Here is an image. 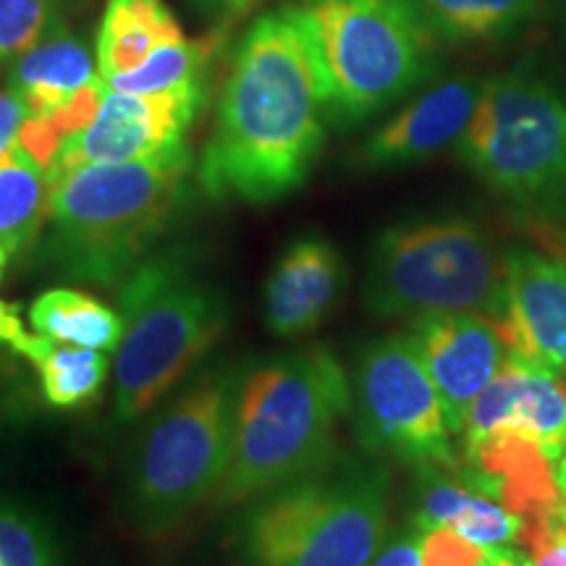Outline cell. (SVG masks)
<instances>
[{
	"instance_id": "cell-17",
	"label": "cell",
	"mask_w": 566,
	"mask_h": 566,
	"mask_svg": "<svg viewBox=\"0 0 566 566\" xmlns=\"http://www.w3.org/2000/svg\"><path fill=\"white\" fill-rule=\"evenodd\" d=\"M446 467H417V509L412 525L420 530H454L480 548L522 546L527 520L470 483H459Z\"/></svg>"
},
{
	"instance_id": "cell-2",
	"label": "cell",
	"mask_w": 566,
	"mask_h": 566,
	"mask_svg": "<svg viewBox=\"0 0 566 566\" xmlns=\"http://www.w3.org/2000/svg\"><path fill=\"white\" fill-rule=\"evenodd\" d=\"M352 409V380L325 346L279 354L244 373L233 417L229 470L212 504H250L323 470L336 454L338 424Z\"/></svg>"
},
{
	"instance_id": "cell-22",
	"label": "cell",
	"mask_w": 566,
	"mask_h": 566,
	"mask_svg": "<svg viewBox=\"0 0 566 566\" xmlns=\"http://www.w3.org/2000/svg\"><path fill=\"white\" fill-rule=\"evenodd\" d=\"M30 323L51 342L97 352H116L124 334L122 313L76 289L42 292L30 307Z\"/></svg>"
},
{
	"instance_id": "cell-23",
	"label": "cell",
	"mask_w": 566,
	"mask_h": 566,
	"mask_svg": "<svg viewBox=\"0 0 566 566\" xmlns=\"http://www.w3.org/2000/svg\"><path fill=\"white\" fill-rule=\"evenodd\" d=\"M436 32L457 42L499 40L533 17L537 0H417Z\"/></svg>"
},
{
	"instance_id": "cell-30",
	"label": "cell",
	"mask_w": 566,
	"mask_h": 566,
	"mask_svg": "<svg viewBox=\"0 0 566 566\" xmlns=\"http://www.w3.org/2000/svg\"><path fill=\"white\" fill-rule=\"evenodd\" d=\"M61 145H63L61 132L55 129L51 118L45 116H30L19 132V147L27 155H32L45 171L53 166Z\"/></svg>"
},
{
	"instance_id": "cell-31",
	"label": "cell",
	"mask_w": 566,
	"mask_h": 566,
	"mask_svg": "<svg viewBox=\"0 0 566 566\" xmlns=\"http://www.w3.org/2000/svg\"><path fill=\"white\" fill-rule=\"evenodd\" d=\"M367 566H424V533L417 525H409L399 535L386 537Z\"/></svg>"
},
{
	"instance_id": "cell-20",
	"label": "cell",
	"mask_w": 566,
	"mask_h": 566,
	"mask_svg": "<svg viewBox=\"0 0 566 566\" xmlns=\"http://www.w3.org/2000/svg\"><path fill=\"white\" fill-rule=\"evenodd\" d=\"M181 40V27L163 0H108L95 45L97 71L108 82Z\"/></svg>"
},
{
	"instance_id": "cell-19",
	"label": "cell",
	"mask_w": 566,
	"mask_h": 566,
	"mask_svg": "<svg viewBox=\"0 0 566 566\" xmlns=\"http://www.w3.org/2000/svg\"><path fill=\"white\" fill-rule=\"evenodd\" d=\"M97 74V55H92L80 34L66 24L40 40L32 51L11 63L9 90L30 116H51L76 90L90 84Z\"/></svg>"
},
{
	"instance_id": "cell-3",
	"label": "cell",
	"mask_w": 566,
	"mask_h": 566,
	"mask_svg": "<svg viewBox=\"0 0 566 566\" xmlns=\"http://www.w3.org/2000/svg\"><path fill=\"white\" fill-rule=\"evenodd\" d=\"M189 150L92 163L51 181L45 260L63 279L122 286L150 258L187 197Z\"/></svg>"
},
{
	"instance_id": "cell-33",
	"label": "cell",
	"mask_w": 566,
	"mask_h": 566,
	"mask_svg": "<svg viewBox=\"0 0 566 566\" xmlns=\"http://www.w3.org/2000/svg\"><path fill=\"white\" fill-rule=\"evenodd\" d=\"M260 0H192V6L205 17L216 21H233L250 13Z\"/></svg>"
},
{
	"instance_id": "cell-27",
	"label": "cell",
	"mask_w": 566,
	"mask_h": 566,
	"mask_svg": "<svg viewBox=\"0 0 566 566\" xmlns=\"http://www.w3.org/2000/svg\"><path fill=\"white\" fill-rule=\"evenodd\" d=\"M105 92H108V84H105L103 76H95V80L84 84L82 90H76L66 103H61L59 108L45 118H51L55 129L61 132V137L66 139L71 134L87 129V126L95 122L97 111H101V105L105 101Z\"/></svg>"
},
{
	"instance_id": "cell-18",
	"label": "cell",
	"mask_w": 566,
	"mask_h": 566,
	"mask_svg": "<svg viewBox=\"0 0 566 566\" xmlns=\"http://www.w3.org/2000/svg\"><path fill=\"white\" fill-rule=\"evenodd\" d=\"M0 344H6L38 367L45 399L53 407H87L103 391L108 375V357L97 349L69 346L32 334L19 317V307L0 300Z\"/></svg>"
},
{
	"instance_id": "cell-16",
	"label": "cell",
	"mask_w": 566,
	"mask_h": 566,
	"mask_svg": "<svg viewBox=\"0 0 566 566\" xmlns=\"http://www.w3.org/2000/svg\"><path fill=\"white\" fill-rule=\"evenodd\" d=\"M346 286L344 258L321 237H302L283 250L265 281V323L271 334L296 338L317 328Z\"/></svg>"
},
{
	"instance_id": "cell-6",
	"label": "cell",
	"mask_w": 566,
	"mask_h": 566,
	"mask_svg": "<svg viewBox=\"0 0 566 566\" xmlns=\"http://www.w3.org/2000/svg\"><path fill=\"white\" fill-rule=\"evenodd\" d=\"M244 370L210 367L155 412L124 464V514L139 533H163L216 495L229 470Z\"/></svg>"
},
{
	"instance_id": "cell-32",
	"label": "cell",
	"mask_w": 566,
	"mask_h": 566,
	"mask_svg": "<svg viewBox=\"0 0 566 566\" xmlns=\"http://www.w3.org/2000/svg\"><path fill=\"white\" fill-rule=\"evenodd\" d=\"M27 118H30V113H27L24 103L19 101L17 92H11L9 87L0 90V150L17 145L19 132Z\"/></svg>"
},
{
	"instance_id": "cell-13",
	"label": "cell",
	"mask_w": 566,
	"mask_h": 566,
	"mask_svg": "<svg viewBox=\"0 0 566 566\" xmlns=\"http://www.w3.org/2000/svg\"><path fill=\"white\" fill-rule=\"evenodd\" d=\"M495 325L509 357L541 367L566 388V258L509 252L504 310Z\"/></svg>"
},
{
	"instance_id": "cell-14",
	"label": "cell",
	"mask_w": 566,
	"mask_h": 566,
	"mask_svg": "<svg viewBox=\"0 0 566 566\" xmlns=\"http://www.w3.org/2000/svg\"><path fill=\"white\" fill-rule=\"evenodd\" d=\"M491 433H516L558 454L566 441V388L541 367L509 357L485 391L472 401L464 446Z\"/></svg>"
},
{
	"instance_id": "cell-29",
	"label": "cell",
	"mask_w": 566,
	"mask_h": 566,
	"mask_svg": "<svg viewBox=\"0 0 566 566\" xmlns=\"http://www.w3.org/2000/svg\"><path fill=\"white\" fill-rule=\"evenodd\" d=\"M424 533V530H422ZM488 548H480L454 530L424 533V566H480Z\"/></svg>"
},
{
	"instance_id": "cell-1",
	"label": "cell",
	"mask_w": 566,
	"mask_h": 566,
	"mask_svg": "<svg viewBox=\"0 0 566 566\" xmlns=\"http://www.w3.org/2000/svg\"><path fill=\"white\" fill-rule=\"evenodd\" d=\"M325 92L296 3L252 21L239 42L200 184L212 200L265 205L296 192L325 139Z\"/></svg>"
},
{
	"instance_id": "cell-9",
	"label": "cell",
	"mask_w": 566,
	"mask_h": 566,
	"mask_svg": "<svg viewBox=\"0 0 566 566\" xmlns=\"http://www.w3.org/2000/svg\"><path fill=\"white\" fill-rule=\"evenodd\" d=\"M459 158L499 195L543 205L566 195V92L541 76L506 74L483 84Z\"/></svg>"
},
{
	"instance_id": "cell-26",
	"label": "cell",
	"mask_w": 566,
	"mask_h": 566,
	"mask_svg": "<svg viewBox=\"0 0 566 566\" xmlns=\"http://www.w3.org/2000/svg\"><path fill=\"white\" fill-rule=\"evenodd\" d=\"M0 566H59L51 530L27 509L0 504Z\"/></svg>"
},
{
	"instance_id": "cell-34",
	"label": "cell",
	"mask_w": 566,
	"mask_h": 566,
	"mask_svg": "<svg viewBox=\"0 0 566 566\" xmlns=\"http://www.w3.org/2000/svg\"><path fill=\"white\" fill-rule=\"evenodd\" d=\"M480 566H530L527 556L512 548H488V554Z\"/></svg>"
},
{
	"instance_id": "cell-8",
	"label": "cell",
	"mask_w": 566,
	"mask_h": 566,
	"mask_svg": "<svg viewBox=\"0 0 566 566\" xmlns=\"http://www.w3.org/2000/svg\"><path fill=\"white\" fill-rule=\"evenodd\" d=\"M509 254L464 218L401 223L384 231L370 252L365 304L384 317L504 310Z\"/></svg>"
},
{
	"instance_id": "cell-11",
	"label": "cell",
	"mask_w": 566,
	"mask_h": 566,
	"mask_svg": "<svg viewBox=\"0 0 566 566\" xmlns=\"http://www.w3.org/2000/svg\"><path fill=\"white\" fill-rule=\"evenodd\" d=\"M205 105V82L166 92L134 95L105 92V101L87 129L63 139L48 181L92 163H129L184 150V137Z\"/></svg>"
},
{
	"instance_id": "cell-25",
	"label": "cell",
	"mask_w": 566,
	"mask_h": 566,
	"mask_svg": "<svg viewBox=\"0 0 566 566\" xmlns=\"http://www.w3.org/2000/svg\"><path fill=\"white\" fill-rule=\"evenodd\" d=\"M61 24V0H0V66L21 59Z\"/></svg>"
},
{
	"instance_id": "cell-10",
	"label": "cell",
	"mask_w": 566,
	"mask_h": 566,
	"mask_svg": "<svg viewBox=\"0 0 566 566\" xmlns=\"http://www.w3.org/2000/svg\"><path fill=\"white\" fill-rule=\"evenodd\" d=\"M354 430L373 454L417 467L459 470L433 380L407 334L367 344L352 378Z\"/></svg>"
},
{
	"instance_id": "cell-28",
	"label": "cell",
	"mask_w": 566,
	"mask_h": 566,
	"mask_svg": "<svg viewBox=\"0 0 566 566\" xmlns=\"http://www.w3.org/2000/svg\"><path fill=\"white\" fill-rule=\"evenodd\" d=\"M522 546L530 566H566V516L527 522Z\"/></svg>"
},
{
	"instance_id": "cell-4",
	"label": "cell",
	"mask_w": 566,
	"mask_h": 566,
	"mask_svg": "<svg viewBox=\"0 0 566 566\" xmlns=\"http://www.w3.org/2000/svg\"><path fill=\"white\" fill-rule=\"evenodd\" d=\"M250 504L237 566H367L388 537V475L365 459L336 457Z\"/></svg>"
},
{
	"instance_id": "cell-35",
	"label": "cell",
	"mask_w": 566,
	"mask_h": 566,
	"mask_svg": "<svg viewBox=\"0 0 566 566\" xmlns=\"http://www.w3.org/2000/svg\"><path fill=\"white\" fill-rule=\"evenodd\" d=\"M554 472H556L558 495H562V514L566 516V441L562 443V449H558V454H556Z\"/></svg>"
},
{
	"instance_id": "cell-7",
	"label": "cell",
	"mask_w": 566,
	"mask_h": 566,
	"mask_svg": "<svg viewBox=\"0 0 566 566\" xmlns=\"http://www.w3.org/2000/svg\"><path fill=\"white\" fill-rule=\"evenodd\" d=\"M328 116L359 124L436 71L433 24L417 0H300Z\"/></svg>"
},
{
	"instance_id": "cell-5",
	"label": "cell",
	"mask_w": 566,
	"mask_h": 566,
	"mask_svg": "<svg viewBox=\"0 0 566 566\" xmlns=\"http://www.w3.org/2000/svg\"><path fill=\"white\" fill-rule=\"evenodd\" d=\"M124 334L116 349L118 422L145 417L208 357L229 328V300L181 254L147 258L122 286Z\"/></svg>"
},
{
	"instance_id": "cell-21",
	"label": "cell",
	"mask_w": 566,
	"mask_h": 566,
	"mask_svg": "<svg viewBox=\"0 0 566 566\" xmlns=\"http://www.w3.org/2000/svg\"><path fill=\"white\" fill-rule=\"evenodd\" d=\"M48 171L17 145L0 150V279L48 221Z\"/></svg>"
},
{
	"instance_id": "cell-15",
	"label": "cell",
	"mask_w": 566,
	"mask_h": 566,
	"mask_svg": "<svg viewBox=\"0 0 566 566\" xmlns=\"http://www.w3.org/2000/svg\"><path fill=\"white\" fill-rule=\"evenodd\" d=\"M480 95L483 84L472 80L438 84L373 132L359 147L357 163L370 171H384L430 158L451 142L462 139L475 116Z\"/></svg>"
},
{
	"instance_id": "cell-24",
	"label": "cell",
	"mask_w": 566,
	"mask_h": 566,
	"mask_svg": "<svg viewBox=\"0 0 566 566\" xmlns=\"http://www.w3.org/2000/svg\"><path fill=\"white\" fill-rule=\"evenodd\" d=\"M218 34L195 42H171L155 51L150 59L142 61L137 69L126 71L108 80L111 90L134 92V95H150V92H166L184 84L205 82V69L212 61L218 48Z\"/></svg>"
},
{
	"instance_id": "cell-12",
	"label": "cell",
	"mask_w": 566,
	"mask_h": 566,
	"mask_svg": "<svg viewBox=\"0 0 566 566\" xmlns=\"http://www.w3.org/2000/svg\"><path fill=\"white\" fill-rule=\"evenodd\" d=\"M405 334L441 396L449 430L462 436L472 401L509 359L499 325L478 313H438L415 317Z\"/></svg>"
}]
</instances>
